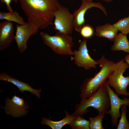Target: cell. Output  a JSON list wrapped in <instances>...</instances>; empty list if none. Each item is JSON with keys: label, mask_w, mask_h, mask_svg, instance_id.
Here are the masks:
<instances>
[{"label": "cell", "mask_w": 129, "mask_h": 129, "mask_svg": "<svg viewBox=\"0 0 129 129\" xmlns=\"http://www.w3.org/2000/svg\"><path fill=\"white\" fill-rule=\"evenodd\" d=\"M28 22L43 29L52 25L54 13L60 4L58 0H19Z\"/></svg>", "instance_id": "cell-1"}, {"label": "cell", "mask_w": 129, "mask_h": 129, "mask_svg": "<svg viewBox=\"0 0 129 129\" xmlns=\"http://www.w3.org/2000/svg\"><path fill=\"white\" fill-rule=\"evenodd\" d=\"M97 61L100 70L93 77L86 78L83 82L80 87L79 96L81 99L93 95L108 79L118 63L108 60L103 55Z\"/></svg>", "instance_id": "cell-2"}, {"label": "cell", "mask_w": 129, "mask_h": 129, "mask_svg": "<svg viewBox=\"0 0 129 129\" xmlns=\"http://www.w3.org/2000/svg\"><path fill=\"white\" fill-rule=\"evenodd\" d=\"M90 107L96 109L99 114H107L110 108V102L108 91L104 84L92 96L81 99L76 105L75 110L72 114L77 117L81 116L89 111L87 109Z\"/></svg>", "instance_id": "cell-3"}, {"label": "cell", "mask_w": 129, "mask_h": 129, "mask_svg": "<svg viewBox=\"0 0 129 129\" xmlns=\"http://www.w3.org/2000/svg\"><path fill=\"white\" fill-rule=\"evenodd\" d=\"M40 35L44 43L55 53L67 55L74 54L72 48L74 43L72 37L70 35L58 31L53 36L42 32Z\"/></svg>", "instance_id": "cell-4"}, {"label": "cell", "mask_w": 129, "mask_h": 129, "mask_svg": "<svg viewBox=\"0 0 129 129\" xmlns=\"http://www.w3.org/2000/svg\"><path fill=\"white\" fill-rule=\"evenodd\" d=\"M129 68V65L123 59L118 62V64L106 81L108 84L115 90L118 95L129 96V92L127 91L129 86V75L126 77L123 74Z\"/></svg>", "instance_id": "cell-5"}, {"label": "cell", "mask_w": 129, "mask_h": 129, "mask_svg": "<svg viewBox=\"0 0 129 129\" xmlns=\"http://www.w3.org/2000/svg\"><path fill=\"white\" fill-rule=\"evenodd\" d=\"M54 16V29L67 34H71L74 29V18L69 9L60 4Z\"/></svg>", "instance_id": "cell-6"}, {"label": "cell", "mask_w": 129, "mask_h": 129, "mask_svg": "<svg viewBox=\"0 0 129 129\" xmlns=\"http://www.w3.org/2000/svg\"><path fill=\"white\" fill-rule=\"evenodd\" d=\"M103 84L108 91L110 102V108L107 114H109L111 116L112 125L116 127L118 125V119L121 116L120 108L124 105L129 106V98L125 97L122 99H120L111 89L106 81Z\"/></svg>", "instance_id": "cell-7"}, {"label": "cell", "mask_w": 129, "mask_h": 129, "mask_svg": "<svg viewBox=\"0 0 129 129\" xmlns=\"http://www.w3.org/2000/svg\"><path fill=\"white\" fill-rule=\"evenodd\" d=\"M16 26L14 40L19 51L22 53L27 48V43L28 39L31 36L37 33L38 29L34 25L28 22L23 25L17 24Z\"/></svg>", "instance_id": "cell-8"}, {"label": "cell", "mask_w": 129, "mask_h": 129, "mask_svg": "<svg viewBox=\"0 0 129 129\" xmlns=\"http://www.w3.org/2000/svg\"><path fill=\"white\" fill-rule=\"evenodd\" d=\"M87 41L86 39H84L81 42L78 50L75 49L73 51L74 56L71 58L77 66L86 70L95 69L98 64L97 61L92 59L89 54Z\"/></svg>", "instance_id": "cell-9"}, {"label": "cell", "mask_w": 129, "mask_h": 129, "mask_svg": "<svg viewBox=\"0 0 129 129\" xmlns=\"http://www.w3.org/2000/svg\"><path fill=\"white\" fill-rule=\"evenodd\" d=\"M82 4L80 7L74 12V29L78 32H80L81 28L85 25V15L86 11L93 7L101 10L105 15L108 16L105 7L99 2H96L89 0H81Z\"/></svg>", "instance_id": "cell-10"}, {"label": "cell", "mask_w": 129, "mask_h": 129, "mask_svg": "<svg viewBox=\"0 0 129 129\" xmlns=\"http://www.w3.org/2000/svg\"><path fill=\"white\" fill-rule=\"evenodd\" d=\"M5 102V106L1 107V108L4 109L7 114L11 115L14 117H19L24 116L28 112L27 110L28 109V104L23 98L16 96L15 93L11 99L6 97Z\"/></svg>", "instance_id": "cell-11"}, {"label": "cell", "mask_w": 129, "mask_h": 129, "mask_svg": "<svg viewBox=\"0 0 129 129\" xmlns=\"http://www.w3.org/2000/svg\"><path fill=\"white\" fill-rule=\"evenodd\" d=\"M14 28L12 22L6 20L0 23V51L7 48L13 40Z\"/></svg>", "instance_id": "cell-12"}, {"label": "cell", "mask_w": 129, "mask_h": 129, "mask_svg": "<svg viewBox=\"0 0 129 129\" xmlns=\"http://www.w3.org/2000/svg\"><path fill=\"white\" fill-rule=\"evenodd\" d=\"M0 80L11 83L16 86L21 92H23L25 91H28L35 95L38 98H40V93L41 91V89L38 90L34 89L28 83L14 78L6 73H0Z\"/></svg>", "instance_id": "cell-13"}, {"label": "cell", "mask_w": 129, "mask_h": 129, "mask_svg": "<svg viewBox=\"0 0 129 129\" xmlns=\"http://www.w3.org/2000/svg\"><path fill=\"white\" fill-rule=\"evenodd\" d=\"M118 32L113 24L106 23L96 27L95 35L98 37L105 38L110 41H113Z\"/></svg>", "instance_id": "cell-14"}, {"label": "cell", "mask_w": 129, "mask_h": 129, "mask_svg": "<svg viewBox=\"0 0 129 129\" xmlns=\"http://www.w3.org/2000/svg\"><path fill=\"white\" fill-rule=\"evenodd\" d=\"M64 112L65 117L59 121H54L46 118L42 117L41 124L48 125L52 129H61L66 124H69L77 117L73 114H70L66 110H65Z\"/></svg>", "instance_id": "cell-15"}, {"label": "cell", "mask_w": 129, "mask_h": 129, "mask_svg": "<svg viewBox=\"0 0 129 129\" xmlns=\"http://www.w3.org/2000/svg\"><path fill=\"white\" fill-rule=\"evenodd\" d=\"M127 35L121 33L118 34L113 41L111 50L113 51H122L129 54V41Z\"/></svg>", "instance_id": "cell-16"}, {"label": "cell", "mask_w": 129, "mask_h": 129, "mask_svg": "<svg viewBox=\"0 0 129 129\" xmlns=\"http://www.w3.org/2000/svg\"><path fill=\"white\" fill-rule=\"evenodd\" d=\"M0 19L13 22L20 25H24L26 23L18 12L13 11L7 12L0 11Z\"/></svg>", "instance_id": "cell-17"}, {"label": "cell", "mask_w": 129, "mask_h": 129, "mask_svg": "<svg viewBox=\"0 0 129 129\" xmlns=\"http://www.w3.org/2000/svg\"><path fill=\"white\" fill-rule=\"evenodd\" d=\"M90 121L85 119L81 116L77 117L69 124L73 129H90Z\"/></svg>", "instance_id": "cell-18"}, {"label": "cell", "mask_w": 129, "mask_h": 129, "mask_svg": "<svg viewBox=\"0 0 129 129\" xmlns=\"http://www.w3.org/2000/svg\"><path fill=\"white\" fill-rule=\"evenodd\" d=\"M113 25L121 33L127 35L129 33V16L120 19Z\"/></svg>", "instance_id": "cell-19"}, {"label": "cell", "mask_w": 129, "mask_h": 129, "mask_svg": "<svg viewBox=\"0 0 129 129\" xmlns=\"http://www.w3.org/2000/svg\"><path fill=\"white\" fill-rule=\"evenodd\" d=\"M126 106L123 105L121 108V118L117 126V129H129V123L126 117Z\"/></svg>", "instance_id": "cell-20"}, {"label": "cell", "mask_w": 129, "mask_h": 129, "mask_svg": "<svg viewBox=\"0 0 129 129\" xmlns=\"http://www.w3.org/2000/svg\"><path fill=\"white\" fill-rule=\"evenodd\" d=\"M104 115L99 114L94 117L89 118L90 129H104L102 125V121Z\"/></svg>", "instance_id": "cell-21"}, {"label": "cell", "mask_w": 129, "mask_h": 129, "mask_svg": "<svg viewBox=\"0 0 129 129\" xmlns=\"http://www.w3.org/2000/svg\"><path fill=\"white\" fill-rule=\"evenodd\" d=\"M80 33L83 37L88 38L91 37L93 35L94 31L91 26L88 25H85L81 28Z\"/></svg>", "instance_id": "cell-22"}, {"label": "cell", "mask_w": 129, "mask_h": 129, "mask_svg": "<svg viewBox=\"0 0 129 129\" xmlns=\"http://www.w3.org/2000/svg\"><path fill=\"white\" fill-rule=\"evenodd\" d=\"M11 1V0H1L2 3H4L6 4L7 9L9 11H13L10 5Z\"/></svg>", "instance_id": "cell-23"}, {"label": "cell", "mask_w": 129, "mask_h": 129, "mask_svg": "<svg viewBox=\"0 0 129 129\" xmlns=\"http://www.w3.org/2000/svg\"><path fill=\"white\" fill-rule=\"evenodd\" d=\"M124 60L129 65V54L125 56Z\"/></svg>", "instance_id": "cell-24"}, {"label": "cell", "mask_w": 129, "mask_h": 129, "mask_svg": "<svg viewBox=\"0 0 129 129\" xmlns=\"http://www.w3.org/2000/svg\"><path fill=\"white\" fill-rule=\"evenodd\" d=\"M107 2H112L113 0H102Z\"/></svg>", "instance_id": "cell-25"}, {"label": "cell", "mask_w": 129, "mask_h": 129, "mask_svg": "<svg viewBox=\"0 0 129 129\" xmlns=\"http://www.w3.org/2000/svg\"><path fill=\"white\" fill-rule=\"evenodd\" d=\"M14 2L16 3H17L18 1H19V0H13Z\"/></svg>", "instance_id": "cell-26"}, {"label": "cell", "mask_w": 129, "mask_h": 129, "mask_svg": "<svg viewBox=\"0 0 129 129\" xmlns=\"http://www.w3.org/2000/svg\"></svg>", "instance_id": "cell-27"}]
</instances>
